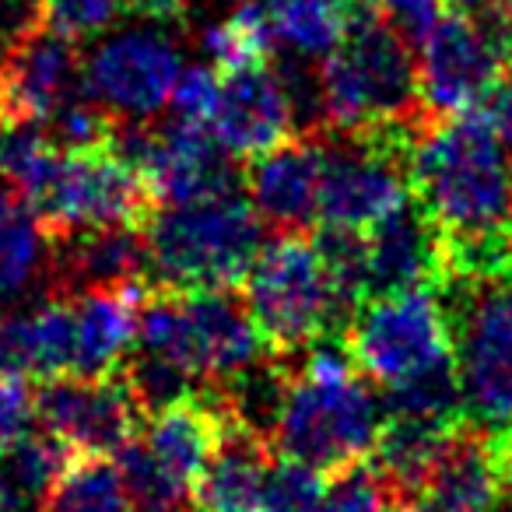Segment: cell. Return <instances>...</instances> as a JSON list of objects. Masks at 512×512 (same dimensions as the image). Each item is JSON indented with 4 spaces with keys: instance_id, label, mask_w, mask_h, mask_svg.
<instances>
[{
    "instance_id": "obj_1",
    "label": "cell",
    "mask_w": 512,
    "mask_h": 512,
    "mask_svg": "<svg viewBox=\"0 0 512 512\" xmlns=\"http://www.w3.org/2000/svg\"><path fill=\"white\" fill-rule=\"evenodd\" d=\"M411 190L439 228L446 281L512 274V158L491 116L470 109L428 123L414 137Z\"/></svg>"
},
{
    "instance_id": "obj_2",
    "label": "cell",
    "mask_w": 512,
    "mask_h": 512,
    "mask_svg": "<svg viewBox=\"0 0 512 512\" xmlns=\"http://www.w3.org/2000/svg\"><path fill=\"white\" fill-rule=\"evenodd\" d=\"M285 362L288 390L271 435L278 456L320 470L327 481L369 460L386 425V404L344 337L327 334Z\"/></svg>"
},
{
    "instance_id": "obj_3",
    "label": "cell",
    "mask_w": 512,
    "mask_h": 512,
    "mask_svg": "<svg viewBox=\"0 0 512 512\" xmlns=\"http://www.w3.org/2000/svg\"><path fill=\"white\" fill-rule=\"evenodd\" d=\"M323 106V134L432 123L421 102L418 57L411 43L390 25L379 8L358 4L337 50L316 67Z\"/></svg>"
},
{
    "instance_id": "obj_4",
    "label": "cell",
    "mask_w": 512,
    "mask_h": 512,
    "mask_svg": "<svg viewBox=\"0 0 512 512\" xmlns=\"http://www.w3.org/2000/svg\"><path fill=\"white\" fill-rule=\"evenodd\" d=\"M242 193L165 204L151 214L144 225L151 288L232 292L246 281L264 246V221Z\"/></svg>"
},
{
    "instance_id": "obj_5",
    "label": "cell",
    "mask_w": 512,
    "mask_h": 512,
    "mask_svg": "<svg viewBox=\"0 0 512 512\" xmlns=\"http://www.w3.org/2000/svg\"><path fill=\"white\" fill-rule=\"evenodd\" d=\"M137 351L179 369L193 386H221L271 351L246 302L232 292L151 288L137 323Z\"/></svg>"
},
{
    "instance_id": "obj_6",
    "label": "cell",
    "mask_w": 512,
    "mask_h": 512,
    "mask_svg": "<svg viewBox=\"0 0 512 512\" xmlns=\"http://www.w3.org/2000/svg\"><path fill=\"white\" fill-rule=\"evenodd\" d=\"M242 285L264 348L278 358H292L320 337L341 334L351 320L320 246L302 232H278L264 242Z\"/></svg>"
},
{
    "instance_id": "obj_7",
    "label": "cell",
    "mask_w": 512,
    "mask_h": 512,
    "mask_svg": "<svg viewBox=\"0 0 512 512\" xmlns=\"http://www.w3.org/2000/svg\"><path fill=\"white\" fill-rule=\"evenodd\" d=\"M18 197L32 207L50 239L113 225L144 228L158 211V200L151 197L144 176L113 148H57L43 172Z\"/></svg>"
},
{
    "instance_id": "obj_8",
    "label": "cell",
    "mask_w": 512,
    "mask_h": 512,
    "mask_svg": "<svg viewBox=\"0 0 512 512\" xmlns=\"http://www.w3.org/2000/svg\"><path fill=\"white\" fill-rule=\"evenodd\" d=\"M439 292L467 418L502 432L512 425V274L453 278Z\"/></svg>"
},
{
    "instance_id": "obj_9",
    "label": "cell",
    "mask_w": 512,
    "mask_h": 512,
    "mask_svg": "<svg viewBox=\"0 0 512 512\" xmlns=\"http://www.w3.org/2000/svg\"><path fill=\"white\" fill-rule=\"evenodd\" d=\"M421 130L383 127L355 130V134H320V225L365 235L404 204H411V151Z\"/></svg>"
},
{
    "instance_id": "obj_10",
    "label": "cell",
    "mask_w": 512,
    "mask_h": 512,
    "mask_svg": "<svg viewBox=\"0 0 512 512\" xmlns=\"http://www.w3.org/2000/svg\"><path fill=\"white\" fill-rule=\"evenodd\" d=\"M341 337L358 369L383 390L453 358V330L439 288H407L365 299Z\"/></svg>"
},
{
    "instance_id": "obj_11",
    "label": "cell",
    "mask_w": 512,
    "mask_h": 512,
    "mask_svg": "<svg viewBox=\"0 0 512 512\" xmlns=\"http://www.w3.org/2000/svg\"><path fill=\"white\" fill-rule=\"evenodd\" d=\"M512 39L502 25L484 22V15H442L418 43L421 102L432 120L470 113L495 95L505 74Z\"/></svg>"
},
{
    "instance_id": "obj_12",
    "label": "cell",
    "mask_w": 512,
    "mask_h": 512,
    "mask_svg": "<svg viewBox=\"0 0 512 512\" xmlns=\"http://www.w3.org/2000/svg\"><path fill=\"white\" fill-rule=\"evenodd\" d=\"M148 411L120 369L109 376H57L32 393V421L67 449V456H116Z\"/></svg>"
},
{
    "instance_id": "obj_13",
    "label": "cell",
    "mask_w": 512,
    "mask_h": 512,
    "mask_svg": "<svg viewBox=\"0 0 512 512\" xmlns=\"http://www.w3.org/2000/svg\"><path fill=\"white\" fill-rule=\"evenodd\" d=\"M179 81V46L162 29H127L102 39L85 60V95L120 123H151Z\"/></svg>"
},
{
    "instance_id": "obj_14",
    "label": "cell",
    "mask_w": 512,
    "mask_h": 512,
    "mask_svg": "<svg viewBox=\"0 0 512 512\" xmlns=\"http://www.w3.org/2000/svg\"><path fill=\"white\" fill-rule=\"evenodd\" d=\"M85 60L78 43L53 32L43 18H32L11 36L8 50L0 57V88L8 99L11 120L46 123L64 102L85 92L81 85Z\"/></svg>"
},
{
    "instance_id": "obj_15",
    "label": "cell",
    "mask_w": 512,
    "mask_h": 512,
    "mask_svg": "<svg viewBox=\"0 0 512 512\" xmlns=\"http://www.w3.org/2000/svg\"><path fill=\"white\" fill-rule=\"evenodd\" d=\"M211 134L232 158H256L295 137V113L281 71L267 60L221 74Z\"/></svg>"
},
{
    "instance_id": "obj_16",
    "label": "cell",
    "mask_w": 512,
    "mask_h": 512,
    "mask_svg": "<svg viewBox=\"0 0 512 512\" xmlns=\"http://www.w3.org/2000/svg\"><path fill=\"white\" fill-rule=\"evenodd\" d=\"M320 183H323V137L295 134L267 155L249 158L242 186L260 221L274 232H306L320 221Z\"/></svg>"
},
{
    "instance_id": "obj_17",
    "label": "cell",
    "mask_w": 512,
    "mask_h": 512,
    "mask_svg": "<svg viewBox=\"0 0 512 512\" xmlns=\"http://www.w3.org/2000/svg\"><path fill=\"white\" fill-rule=\"evenodd\" d=\"M446 256L439 228L428 221L418 200L365 232V299L407 288H442Z\"/></svg>"
},
{
    "instance_id": "obj_18",
    "label": "cell",
    "mask_w": 512,
    "mask_h": 512,
    "mask_svg": "<svg viewBox=\"0 0 512 512\" xmlns=\"http://www.w3.org/2000/svg\"><path fill=\"white\" fill-rule=\"evenodd\" d=\"M498 456L495 435L463 421L449 435L432 477L393 512H491L498 505Z\"/></svg>"
},
{
    "instance_id": "obj_19",
    "label": "cell",
    "mask_w": 512,
    "mask_h": 512,
    "mask_svg": "<svg viewBox=\"0 0 512 512\" xmlns=\"http://www.w3.org/2000/svg\"><path fill=\"white\" fill-rule=\"evenodd\" d=\"M0 372L25 383L78 372V323L67 295L0 313Z\"/></svg>"
},
{
    "instance_id": "obj_20",
    "label": "cell",
    "mask_w": 512,
    "mask_h": 512,
    "mask_svg": "<svg viewBox=\"0 0 512 512\" xmlns=\"http://www.w3.org/2000/svg\"><path fill=\"white\" fill-rule=\"evenodd\" d=\"M274 463H278L274 442L225 411L221 435L197 484L200 512H256Z\"/></svg>"
},
{
    "instance_id": "obj_21",
    "label": "cell",
    "mask_w": 512,
    "mask_h": 512,
    "mask_svg": "<svg viewBox=\"0 0 512 512\" xmlns=\"http://www.w3.org/2000/svg\"><path fill=\"white\" fill-rule=\"evenodd\" d=\"M50 246L57 295L148 281V242L137 225L92 228L67 239H50Z\"/></svg>"
},
{
    "instance_id": "obj_22",
    "label": "cell",
    "mask_w": 512,
    "mask_h": 512,
    "mask_svg": "<svg viewBox=\"0 0 512 512\" xmlns=\"http://www.w3.org/2000/svg\"><path fill=\"white\" fill-rule=\"evenodd\" d=\"M148 281L134 285L85 288L67 295L78 323V372L74 376H109L116 372L137 344L141 306L148 299Z\"/></svg>"
},
{
    "instance_id": "obj_23",
    "label": "cell",
    "mask_w": 512,
    "mask_h": 512,
    "mask_svg": "<svg viewBox=\"0 0 512 512\" xmlns=\"http://www.w3.org/2000/svg\"><path fill=\"white\" fill-rule=\"evenodd\" d=\"M271 25L274 50L288 57L320 64L337 50L355 18V0H260ZM365 4V0H362Z\"/></svg>"
},
{
    "instance_id": "obj_24",
    "label": "cell",
    "mask_w": 512,
    "mask_h": 512,
    "mask_svg": "<svg viewBox=\"0 0 512 512\" xmlns=\"http://www.w3.org/2000/svg\"><path fill=\"white\" fill-rule=\"evenodd\" d=\"M53 264L50 235L22 197L0 193V306L22 299Z\"/></svg>"
},
{
    "instance_id": "obj_25",
    "label": "cell",
    "mask_w": 512,
    "mask_h": 512,
    "mask_svg": "<svg viewBox=\"0 0 512 512\" xmlns=\"http://www.w3.org/2000/svg\"><path fill=\"white\" fill-rule=\"evenodd\" d=\"M383 404L386 418H407L435 428H460L467 421V407H463L456 358H446V362L432 365V369L418 372L404 383L386 386Z\"/></svg>"
},
{
    "instance_id": "obj_26",
    "label": "cell",
    "mask_w": 512,
    "mask_h": 512,
    "mask_svg": "<svg viewBox=\"0 0 512 512\" xmlns=\"http://www.w3.org/2000/svg\"><path fill=\"white\" fill-rule=\"evenodd\" d=\"M39 512H137L109 456H71L39 502Z\"/></svg>"
},
{
    "instance_id": "obj_27",
    "label": "cell",
    "mask_w": 512,
    "mask_h": 512,
    "mask_svg": "<svg viewBox=\"0 0 512 512\" xmlns=\"http://www.w3.org/2000/svg\"><path fill=\"white\" fill-rule=\"evenodd\" d=\"M327 484L330 481L320 470L281 456L267 474L256 512H320L323 498H327Z\"/></svg>"
},
{
    "instance_id": "obj_28",
    "label": "cell",
    "mask_w": 512,
    "mask_h": 512,
    "mask_svg": "<svg viewBox=\"0 0 512 512\" xmlns=\"http://www.w3.org/2000/svg\"><path fill=\"white\" fill-rule=\"evenodd\" d=\"M123 11V0H43L36 15L71 43L106 32Z\"/></svg>"
},
{
    "instance_id": "obj_29",
    "label": "cell",
    "mask_w": 512,
    "mask_h": 512,
    "mask_svg": "<svg viewBox=\"0 0 512 512\" xmlns=\"http://www.w3.org/2000/svg\"><path fill=\"white\" fill-rule=\"evenodd\" d=\"M221 95V71L211 64H193L179 71V81L172 88V120L190 123V127H211L214 109Z\"/></svg>"
},
{
    "instance_id": "obj_30",
    "label": "cell",
    "mask_w": 512,
    "mask_h": 512,
    "mask_svg": "<svg viewBox=\"0 0 512 512\" xmlns=\"http://www.w3.org/2000/svg\"><path fill=\"white\" fill-rule=\"evenodd\" d=\"M320 512H393V505L372 467L358 463V467L330 477Z\"/></svg>"
},
{
    "instance_id": "obj_31",
    "label": "cell",
    "mask_w": 512,
    "mask_h": 512,
    "mask_svg": "<svg viewBox=\"0 0 512 512\" xmlns=\"http://www.w3.org/2000/svg\"><path fill=\"white\" fill-rule=\"evenodd\" d=\"M32 428V390L25 379L0 372V453Z\"/></svg>"
},
{
    "instance_id": "obj_32",
    "label": "cell",
    "mask_w": 512,
    "mask_h": 512,
    "mask_svg": "<svg viewBox=\"0 0 512 512\" xmlns=\"http://www.w3.org/2000/svg\"><path fill=\"white\" fill-rule=\"evenodd\" d=\"M379 11L407 43L418 46L442 18V0H379Z\"/></svg>"
},
{
    "instance_id": "obj_33",
    "label": "cell",
    "mask_w": 512,
    "mask_h": 512,
    "mask_svg": "<svg viewBox=\"0 0 512 512\" xmlns=\"http://www.w3.org/2000/svg\"><path fill=\"white\" fill-rule=\"evenodd\" d=\"M491 123H495V134L502 141L505 155L512 158V67H505L502 81H498L495 95H491Z\"/></svg>"
},
{
    "instance_id": "obj_34",
    "label": "cell",
    "mask_w": 512,
    "mask_h": 512,
    "mask_svg": "<svg viewBox=\"0 0 512 512\" xmlns=\"http://www.w3.org/2000/svg\"><path fill=\"white\" fill-rule=\"evenodd\" d=\"M123 8L144 22H183L190 0H123Z\"/></svg>"
},
{
    "instance_id": "obj_35",
    "label": "cell",
    "mask_w": 512,
    "mask_h": 512,
    "mask_svg": "<svg viewBox=\"0 0 512 512\" xmlns=\"http://www.w3.org/2000/svg\"><path fill=\"white\" fill-rule=\"evenodd\" d=\"M495 456H498V477L512 491V425L495 435Z\"/></svg>"
},
{
    "instance_id": "obj_36",
    "label": "cell",
    "mask_w": 512,
    "mask_h": 512,
    "mask_svg": "<svg viewBox=\"0 0 512 512\" xmlns=\"http://www.w3.org/2000/svg\"><path fill=\"white\" fill-rule=\"evenodd\" d=\"M442 4H449L453 11H463V15H491L505 0H442Z\"/></svg>"
},
{
    "instance_id": "obj_37",
    "label": "cell",
    "mask_w": 512,
    "mask_h": 512,
    "mask_svg": "<svg viewBox=\"0 0 512 512\" xmlns=\"http://www.w3.org/2000/svg\"><path fill=\"white\" fill-rule=\"evenodd\" d=\"M11 120V109H8V99H4V88H0V127Z\"/></svg>"
},
{
    "instance_id": "obj_38",
    "label": "cell",
    "mask_w": 512,
    "mask_h": 512,
    "mask_svg": "<svg viewBox=\"0 0 512 512\" xmlns=\"http://www.w3.org/2000/svg\"><path fill=\"white\" fill-rule=\"evenodd\" d=\"M505 32H509V39H512V4H509V15H505Z\"/></svg>"
},
{
    "instance_id": "obj_39",
    "label": "cell",
    "mask_w": 512,
    "mask_h": 512,
    "mask_svg": "<svg viewBox=\"0 0 512 512\" xmlns=\"http://www.w3.org/2000/svg\"><path fill=\"white\" fill-rule=\"evenodd\" d=\"M32 4H36V8H39V4H43V0H32Z\"/></svg>"
},
{
    "instance_id": "obj_40",
    "label": "cell",
    "mask_w": 512,
    "mask_h": 512,
    "mask_svg": "<svg viewBox=\"0 0 512 512\" xmlns=\"http://www.w3.org/2000/svg\"><path fill=\"white\" fill-rule=\"evenodd\" d=\"M0 183H4V176H0Z\"/></svg>"
}]
</instances>
